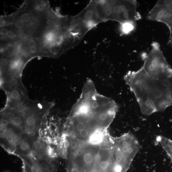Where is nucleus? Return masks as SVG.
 <instances>
[{"instance_id":"obj_1","label":"nucleus","mask_w":172,"mask_h":172,"mask_svg":"<svg viewBox=\"0 0 172 172\" xmlns=\"http://www.w3.org/2000/svg\"><path fill=\"white\" fill-rule=\"evenodd\" d=\"M117 110L115 101L98 93L94 82L89 78L68 120L76 133L90 138L98 132L107 131Z\"/></svg>"},{"instance_id":"obj_2","label":"nucleus","mask_w":172,"mask_h":172,"mask_svg":"<svg viewBox=\"0 0 172 172\" xmlns=\"http://www.w3.org/2000/svg\"><path fill=\"white\" fill-rule=\"evenodd\" d=\"M124 79L145 115L172 106V72L155 73L142 67L138 71L129 72Z\"/></svg>"},{"instance_id":"obj_3","label":"nucleus","mask_w":172,"mask_h":172,"mask_svg":"<svg viewBox=\"0 0 172 172\" xmlns=\"http://www.w3.org/2000/svg\"><path fill=\"white\" fill-rule=\"evenodd\" d=\"M47 1H25L18 10L1 17V25L19 39L24 37L44 39L55 26L50 18Z\"/></svg>"},{"instance_id":"obj_4","label":"nucleus","mask_w":172,"mask_h":172,"mask_svg":"<svg viewBox=\"0 0 172 172\" xmlns=\"http://www.w3.org/2000/svg\"><path fill=\"white\" fill-rule=\"evenodd\" d=\"M140 148L139 143L132 133H127L118 138H114L113 158L122 172H126Z\"/></svg>"},{"instance_id":"obj_5","label":"nucleus","mask_w":172,"mask_h":172,"mask_svg":"<svg viewBox=\"0 0 172 172\" xmlns=\"http://www.w3.org/2000/svg\"><path fill=\"white\" fill-rule=\"evenodd\" d=\"M23 162L24 172H57L52 158L36 160L30 156L19 155Z\"/></svg>"},{"instance_id":"obj_6","label":"nucleus","mask_w":172,"mask_h":172,"mask_svg":"<svg viewBox=\"0 0 172 172\" xmlns=\"http://www.w3.org/2000/svg\"><path fill=\"white\" fill-rule=\"evenodd\" d=\"M158 142L166 152L172 162V141L163 136H159L157 138Z\"/></svg>"},{"instance_id":"obj_7","label":"nucleus","mask_w":172,"mask_h":172,"mask_svg":"<svg viewBox=\"0 0 172 172\" xmlns=\"http://www.w3.org/2000/svg\"><path fill=\"white\" fill-rule=\"evenodd\" d=\"M121 24L120 30L124 34H127L130 33L135 28L134 22H133L127 21Z\"/></svg>"},{"instance_id":"obj_8","label":"nucleus","mask_w":172,"mask_h":172,"mask_svg":"<svg viewBox=\"0 0 172 172\" xmlns=\"http://www.w3.org/2000/svg\"><path fill=\"white\" fill-rule=\"evenodd\" d=\"M69 172H77V171L74 170H72L69 171Z\"/></svg>"}]
</instances>
